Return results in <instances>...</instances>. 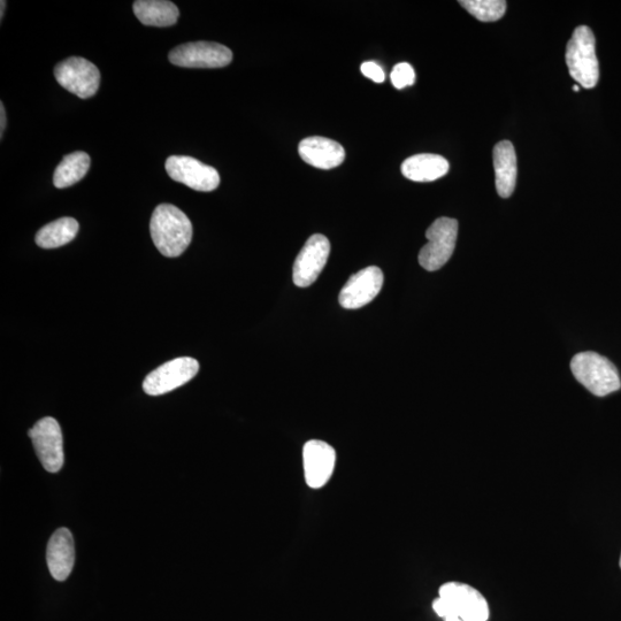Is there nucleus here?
<instances>
[{
  "label": "nucleus",
  "instance_id": "obj_2",
  "mask_svg": "<svg viewBox=\"0 0 621 621\" xmlns=\"http://www.w3.org/2000/svg\"><path fill=\"white\" fill-rule=\"evenodd\" d=\"M566 65L572 78L581 87L593 89L600 80V65L596 56L595 36L587 26L574 30L566 48Z\"/></svg>",
  "mask_w": 621,
  "mask_h": 621
},
{
  "label": "nucleus",
  "instance_id": "obj_17",
  "mask_svg": "<svg viewBox=\"0 0 621 621\" xmlns=\"http://www.w3.org/2000/svg\"><path fill=\"white\" fill-rule=\"evenodd\" d=\"M449 168L446 158L423 153L406 159L402 164V173L406 179L414 182H433L447 175Z\"/></svg>",
  "mask_w": 621,
  "mask_h": 621
},
{
  "label": "nucleus",
  "instance_id": "obj_4",
  "mask_svg": "<svg viewBox=\"0 0 621 621\" xmlns=\"http://www.w3.org/2000/svg\"><path fill=\"white\" fill-rule=\"evenodd\" d=\"M457 235V220L446 217L436 219L427 229L428 243L419 252L421 267L435 272L446 265L455 251Z\"/></svg>",
  "mask_w": 621,
  "mask_h": 621
},
{
  "label": "nucleus",
  "instance_id": "obj_23",
  "mask_svg": "<svg viewBox=\"0 0 621 621\" xmlns=\"http://www.w3.org/2000/svg\"><path fill=\"white\" fill-rule=\"evenodd\" d=\"M360 71H362L366 78L371 79L375 83H382L386 80V74L383 72L382 67L374 63V61H367V63H364Z\"/></svg>",
  "mask_w": 621,
  "mask_h": 621
},
{
  "label": "nucleus",
  "instance_id": "obj_11",
  "mask_svg": "<svg viewBox=\"0 0 621 621\" xmlns=\"http://www.w3.org/2000/svg\"><path fill=\"white\" fill-rule=\"evenodd\" d=\"M331 253V243L326 236L312 235L306 241L294 264V283L297 287L306 288L313 285L324 270Z\"/></svg>",
  "mask_w": 621,
  "mask_h": 621
},
{
  "label": "nucleus",
  "instance_id": "obj_21",
  "mask_svg": "<svg viewBox=\"0 0 621 621\" xmlns=\"http://www.w3.org/2000/svg\"><path fill=\"white\" fill-rule=\"evenodd\" d=\"M475 19L495 22L504 17L506 2L503 0H462L459 2Z\"/></svg>",
  "mask_w": 621,
  "mask_h": 621
},
{
  "label": "nucleus",
  "instance_id": "obj_7",
  "mask_svg": "<svg viewBox=\"0 0 621 621\" xmlns=\"http://www.w3.org/2000/svg\"><path fill=\"white\" fill-rule=\"evenodd\" d=\"M36 455L44 469L50 473H57L64 466L63 434L55 418L46 417L29 431Z\"/></svg>",
  "mask_w": 621,
  "mask_h": 621
},
{
  "label": "nucleus",
  "instance_id": "obj_27",
  "mask_svg": "<svg viewBox=\"0 0 621 621\" xmlns=\"http://www.w3.org/2000/svg\"><path fill=\"white\" fill-rule=\"evenodd\" d=\"M619 564H620V569H621V556H620V562H619Z\"/></svg>",
  "mask_w": 621,
  "mask_h": 621
},
{
  "label": "nucleus",
  "instance_id": "obj_13",
  "mask_svg": "<svg viewBox=\"0 0 621 621\" xmlns=\"http://www.w3.org/2000/svg\"><path fill=\"white\" fill-rule=\"evenodd\" d=\"M383 273L379 267L370 266L351 276L339 297L342 308L357 310L370 304L383 286Z\"/></svg>",
  "mask_w": 621,
  "mask_h": 621
},
{
  "label": "nucleus",
  "instance_id": "obj_25",
  "mask_svg": "<svg viewBox=\"0 0 621 621\" xmlns=\"http://www.w3.org/2000/svg\"><path fill=\"white\" fill-rule=\"evenodd\" d=\"M5 7H6V2H4V0H3V2H2V12H0V18H2V20L4 18Z\"/></svg>",
  "mask_w": 621,
  "mask_h": 621
},
{
  "label": "nucleus",
  "instance_id": "obj_22",
  "mask_svg": "<svg viewBox=\"0 0 621 621\" xmlns=\"http://www.w3.org/2000/svg\"><path fill=\"white\" fill-rule=\"evenodd\" d=\"M391 83L398 90L413 86L416 82V73L413 67L408 63L397 64L393 72H391Z\"/></svg>",
  "mask_w": 621,
  "mask_h": 621
},
{
  "label": "nucleus",
  "instance_id": "obj_16",
  "mask_svg": "<svg viewBox=\"0 0 621 621\" xmlns=\"http://www.w3.org/2000/svg\"><path fill=\"white\" fill-rule=\"evenodd\" d=\"M495 184L498 195L509 198L517 184V155L515 147L509 141L495 145L494 152Z\"/></svg>",
  "mask_w": 621,
  "mask_h": 621
},
{
  "label": "nucleus",
  "instance_id": "obj_6",
  "mask_svg": "<svg viewBox=\"0 0 621 621\" xmlns=\"http://www.w3.org/2000/svg\"><path fill=\"white\" fill-rule=\"evenodd\" d=\"M199 371V363L196 359L182 357L171 360L152 371L143 382L145 393L150 396H160L178 389L191 379H194Z\"/></svg>",
  "mask_w": 621,
  "mask_h": 621
},
{
  "label": "nucleus",
  "instance_id": "obj_19",
  "mask_svg": "<svg viewBox=\"0 0 621 621\" xmlns=\"http://www.w3.org/2000/svg\"><path fill=\"white\" fill-rule=\"evenodd\" d=\"M79 222L73 218H60L38 230L35 242L42 249H56L72 242L79 233Z\"/></svg>",
  "mask_w": 621,
  "mask_h": 621
},
{
  "label": "nucleus",
  "instance_id": "obj_1",
  "mask_svg": "<svg viewBox=\"0 0 621 621\" xmlns=\"http://www.w3.org/2000/svg\"><path fill=\"white\" fill-rule=\"evenodd\" d=\"M150 232L157 249L168 258L186 251L193 240V225L179 207L161 204L152 213Z\"/></svg>",
  "mask_w": 621,
  "mask_h": 621
},
{
  "label": "nucleus",
  "instance_id": "obj_5",
  "mask_svg": "<svg viewBox=\"0 0 621 621\" xmlns=\"http://www.w3.org/2000/svg\"><path fill=\"white\" fill-rule=\"evenodd\" d=\"M55 76L61 87L82 99L95 96L101 84L99 69L80 57L61 61L55 68Z\"/></svg>",
  "mask_w": 621,
  "mask_h": 621
},
{
  "label": "nucleus",
  "instance_id": "obj_20",
  "mask_svg": "<svg viewBox=\"0 0 621 621\" xmlns=\"http://www.w3.org/2000/svg\"><path fill=\"white\" fill-rule=\"evenodd\" d=\"M90 161L88 153L83 151H76L65 156L53 175L55 187L64 189L80 182L89 171Z\"/></svg>",
  "mask_w": 621,
  "mask_h": 621
},
{
  "label": "nucleus",
  "instance_id": "obj_3",
  "mask_svg": "<svg viewBox=\"0 0 621 621\" xmlns=\"http://www.w3.org/2000/svg\"><path fill=\"white\" fill-rule=\"evenodd\" d=\"M574 378L590 393L604 397L621 388L619 373L609 359L596 352H581L571 362Z\"/></svg>",
  "mask_w": 621,
  "mask_h": 621
},
{
  "label": "nucleus",
  "instance_id": "obj_18",
  "mask_svg": "<svg viewBox=\"0 0 621 621\" xmlns=\"http://www.w3.org/2000/svg\"><path fill=\"white\" fill-rule=\"evenodd\" d=\"M133 10L143 25L151 27L173 26L180 17L178 7L166 0H137Z\"/></svg>",
  "mask_w": 621,
  "mask_h": 621
},
{
  "label": "nucleus",
  "instance_id": "obj_15",
  "mask_svg": "<svg viewBox=\"0 0 621 621\" xmlns=\"http://www.w3.org/2000/svg\"><path fill=\"white\" fill-rule=\"evenodd\" d=\"M46 562L53 579L65 581L71 575L75 563V548L69 529L59 528L53 533L46 550Z\"/></svg>",
  "mask_w": 621,
  "mask_h": 621
},
{
  "label": "nucleus",
  "instance_id": "obj_8",
  "mask_svg": "<svg viewBox=\"0 0 621 621\" xmlns=\"http://www.w3.org/2000/svg\"><path fill=\"white\" fill-rule=\"evenodd\" d=\"M168 58L173 65L180 67L221 68L232 63L233 52L219 43L193 42L173 49Z\"/></svg>",
  "mask_w": 621,
  "mask_h": 621
},
{
  "label": "nucleus",
  "instance_id": "obj_26",
  "mask_svg": "<svg viewBox=\"0 0 621 621\" xmlns=\"http://www.w3.org/2000/svg\"><path fill=\"white\" fill-rule=\"evenodd\" d=\"M573 90H574L575 92H578V91L580 90V88H579L578 84H575V86L573 87Z\"/></svg>",
  "mask_w": 621,
  "mask_h": 621
},
{
  "label": "nucleus",
  "instance_id": "obj_12",
  "mask_svg": "<svg viewBox=\"0 0 621 621\" xmlns=\"http://www.w3.org/2000/svg\"><path fill=\"white\" fill-rule=\"evenodd\" d=\"M444 598L464 621H488L489 605L479 590L462 582L450 581L439 589Z\"/></svg>",
  "mask_w": 621,
  "mask_h": 621
},
{
  "label": "nucleus",
  "instance_id": "obj_9",
  "mask_svg": "<svg viewBox=\"0 0 621 621\" xmlns=\"http://www.w3.org/2000/svg\"><path fill=\"white\" fill-rule=\"evenodd\" d=\"M337 462L336 450L321 440H310L303 447V471L306 486L319 490L332 480Z\"/></svg>",
  "mask_w": 621,
  "mask_h": 621
},
{
  "label": "nucleus",
  "instance_id": "obj_24",
  "mask_svg": "<svg viewBox=\"0 0 621 621\" xmlns=\"http://www.w3.org/2000/svg\"><path fill=\"white\" fill-rule=\"evenodd\" d=\"M0 119H2V122H0V133H2V138L4 136V132H5V128H6V112H5V106L3 103H0Z\"/></svg>",
  "mask_w": 621,
  "mask_h": 621
},
{
  "label": "nucleus",
  "instance_id": "obj_10",
  "mask_svg": "<svg viewBox=\"0 0 621 621\" xmlns=\"http://www.w3.org/2000/svg\"><path fill=\"white\" fill-rule=\"evenodd\" d=\"M166 172L176 182L186 184L190 189L210 193L220 184L216 168L188 156H172L166 160Z\"/></svg>",
  "mask_w": 621,
  "mask_h": 621
},
{
  "label": "nucleus",
  "instance_id": "obj_14",
  "mask_svg": "<svg viewBox=\"0 0 621 621\" xmlns=\"http://www.w3.org/2000/svg\"><path fill=\"white\" fill-rule=\"evenodd\" d=\"M298 152L306 164L320 170H332L345 159V151L340 143L320 136L305 138L299 143Z\"/></svg>",
  "mask_w": 621,
  "mask_h": 621
}]
</instances>
